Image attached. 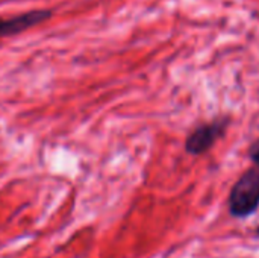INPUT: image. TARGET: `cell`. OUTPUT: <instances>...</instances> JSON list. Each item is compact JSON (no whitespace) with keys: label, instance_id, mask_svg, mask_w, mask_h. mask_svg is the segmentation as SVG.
<instances>
[{"label":"cell","instance_id":"1","mask_svg":"<svg viewBox=\"0 0 259 258\" xmlns=\"http://www.w3.org/2000/svg\"><path fill=\"white\" fill-rule=\"evenodd\" d=\"M259 207V170L250 169L235 182L229 195V211L235 217H247Z\"/></svg>","mask_w":259,"mask_h":258},{"label":"cell","instance_id":"3","mask_svg":"<svg viewBox=\"0 0 259 258\" xmlns=\"http://www.w3.org/2000/svg\"><path fill=\"white\" fill-rule=\"evenodd\" d=\"M223 123H212L197 128L188 138H187V151L193 155H199L206 152L215 140L223 134Z\"/></svg>","mask_w":259,"mask_h":258},{"label":"cell","instance_id":"2","mask_svg":"<svg viewBox=\"0 0 259 258\" xmlns=\"http://www.w3.org/2000/svg\"><path fill=\"white\" fill-rule=\"evenodd\" d=\"M50 17H52V12L49 9H33V11H27L20 15L8 17V18L0 17V38L24 32L30 29L32 26H36L46 21Z\"/></svg>","mask_w":259,"mask_h":258},{"label":"cell","instance_id":"5","mask_svg":"<svg viewBox=\"0 0 259 258\" xmlns=\"http://www.w3.org/2000/svg\"><path fill=\"white\" fill-rule=\"evenodd\" d=\"M256 234H258V236H259V227H258V230H256Z\"/></svg>","mask_w":259,"mask_h":258},{"label":"cell","instance_id":"4","mask_svg":"<svg viewBox=\"0 0 259 258\" xmlns=\"http://www.w3.org/2000/svg\"><path fill=\"white\" fill-rule=\"evenodd\" d=\"M250 158L256 163V166L259 167V140H256L253 144H252V148H250Z\"/></svg>","mask_w":259,"mask_h":258}]
</instances>
